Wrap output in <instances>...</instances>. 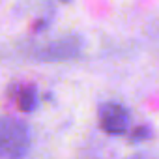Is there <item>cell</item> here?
Wrapping results in <instances>:
<instances>
[{
	"mask_svg": "<svg viewBox=\"0 0 159 159\" xmlns=\"http://www.w3.org/2000/svg\"><path fill=\"white\" fill-rule=\"evenodd\" d=\"M30 148V129L13 116H0V157L21 159Z\"/></svg>",
	"mask_w": 159,
	"mask_h": 159,
	"instance_id": "1",
	"label": "cell"
},
{
	"mask_svg": "<svg viewBox=\"0 0 159 159\" xmlns=\"http://www.w3.org/2000/svg\"><path fill=\"white\" fill-rule=\"evenodd\" d=\"M99 125L109 135H122L129 125V112L120 103H105L99 109Z\"/></svg>",
	"mask_w": 159,
	"mask_h": 159,
	"instance_id": "3",
	"label": "cell"
},
{
	"mask_svg": "<svg viewBox=\"0 0 159 159\" xmlns=\"http://www.w3.org/2000/svg\"><path fill=\"white\" fill-rule=\"evenodd\" d=\"M81 38L77 36H64L54 41L45 43L36 51V58L41 62H60V60H71L81 54Z\"/></svg>",
	"mask_w": 159,
	"mask_h": 159,
	"instance_id": "2",
	"label": "cell"
},
{
	"mask_svg": "<svg viewBox=\"0 0 159 159\" xmlns=\"http://www.w3.org/2000/svg\"><path fill=\"white\" fill-rule=\"evenodd\" d=\"M13 98H15L17 107H19L21 111H25V112H32V111L39 105V96H38L36 88L30 86V84H26V86H25V84L19 86V88L15 90Z\"/></svg>",
	"mask_w": 159,
	"mask_h": 159,
	"instance_id": "4",
	"label": "cell"
}]
</instances>
